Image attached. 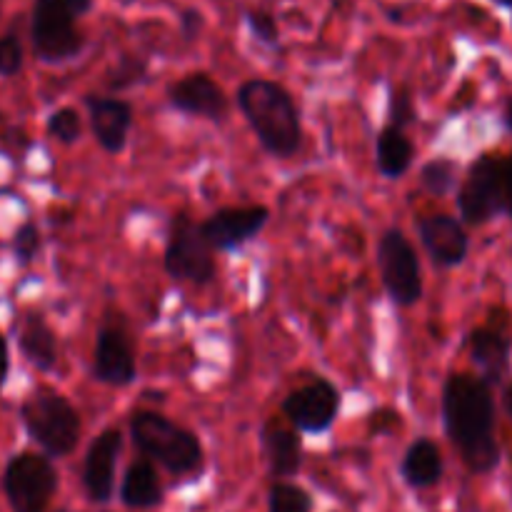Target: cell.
<instances>
[{"label":"cell","instance_id":"8992f818","mask_svg":"<svg viewBox=\"0 0 512 512\" xmlns=\"http://www.w3.org/2000/svg\"><path fill=\"white\" fill-rule=\"evenodd\" d=\"M165 273L175 283L208 285L215 278L213 248L200 233V223L188 215H178L170 225L168 245H165Z\"/></svg>","mask_w":512,"mask_h":512},{"label":"cell","instance_id":"e575fe53","mask_svg":"<svg viewBox=\"0 0 512 512\" xmlns=\"http://www.w3.org/2000/svg\"><path fill=\"white\" fill-rule=\"evenodd\" d=\"M505 123H508V128L512 130V98H510V103H508V110H505Z\"/></svg>","mask_w":512,"mask_h":512},{"label":"cell","instance_id":"3957f363","mask_svg":"<svg viewBox=\"0 0 512 512\" xmlns=\"http://www.w3.org/2000/svg\"><path fill=\"white\" fill-rule=\"evenodd\" d=\"M133 443L145 458L155 460L173 475L198 473L203 465V445L198 435L180 428L155 410H138L130 418Z\"/></svg>","mask_w":512,"mask_h":512},{"label":"cell","instance_id":"ffe728a7","mask_svg":"<svg viewBox=\"0 0 512 512\" xmlns=\"http://www.w3.org/2000/svg\"><path fill=\"white\" fill-rule=\"evenodd\" d=\"M120 500L133 510H150L163 503V488H160V478L153 465L138 460L125 470Z\"/></svg>","mask_w":512,"mask_h":512},{"label":"cell","instance_id":"8fae6325","mask_svg":"<svg viewBox=\"0 0 512 512\" xmlns=\"http://www.w3.org/2000/svg\"><path fill=\"white\" fill-rule=\"evenodd\" d=\"M270 210L265 205L223 208L200 223V233L213 250H235L253 240L265 228Z\"/></svg>","mask_w":512,"mask_h":512},{"label":"cell","instance_id":"d4e9b609","mask_svg":"<svg viewBox=\"0 0 512 512\" xmlns=\"http://www.w3.org/2000/svg\"><path fill=\"white\" fill-rule=\"evenodd\" d=\"M148 75V65L138 55H123V58L115 63V68L108 75V88L110 90H128L135 83L145 80Z\"/></svg>","mask_w":512,"mask_h":512},{"label":"cell","instance_id":"2e32d148","mask_svg":"<svg viewBox=\"0 0 512 512\" xmlns=\"http://www.w3.org/2000/svg\"><path fill=\"white\" fill-rule=\"evenodd\" d=\"M418 233L425 250L440 268H455L468 255V233L460 220L450 215H428L418 220Z\"/></svg>","mask_w":512,"mask_h":512},{"label":"cell","instance_id":"83f0119b","mask_svg":"<svg viewBox=\"0 0 512 512\" xmlns=\"http://www.w3.org/2000/svg\"><path fill=\"white\" fill-rule=\"evenodd\" d=\"M20 68H23V45L18 35H3L0 38V75L10 78V75H18Z\"/></svg>","mask_w":512,"mask_h":512},{"label":"cell","instance_id":"e0dca14e","mask_svg":"<svg viewBox=\"0 0 512 512\" xmlns=\"http://www.w3.org/2000/svg\"><path fill=\"white\" fill-rule=\"evenodd\" d=\"M13 330L15 343H18L20 353L25 355L30 365H35L43 373L55 368V363H58V340H55V333L45 323L43 315L28 310V313L15 320Z\"/></svg>","mask_w":512,"mask_h":512},{"label":"cell","instance_id":"7c38bea8","mask_svg":"<svg viewBox=\"0 0 512 512\" xmlns=\"http://www.w3.org/2000/svg\"><path fill=\"white\" fill-rule=\"evenodd\" d=\"M168 100L185 115L213 120V123H223L228 118V98L208 73H190L170 83Z\"/></svg>","mask_w":512,"mask_h":512},{"label":"cell","instance_id":"52a82bcc","mask_svg":"<svg viewBox=\"0 0 512 512\" xmlns=\"http://www.w3.org/2000/svg\"><path fill=\"white\" fill-rule=\"evenodd\" d=\"M3 490L13 512H45L58 490V473L45 455L20 453L5 465Z\"/></svg>","mask_w":512,"mask_h":512},{"label":"cell","instance_id":"6da1fadb","mask_svg":"<svg viewBox=\"0 0 512 512\" xmlns=\"http://www.w3.org/2000/svg\"><path fill=\"white\" fill-rule=\"evenodd\" d=\"M443 418L450 443L473 473L483 475L498 468L495 405L488 383L473 375H450L443 390Z\"/></svg>","mask_w":512,"mask_h":512},{"label":"cell","instance_id":"f1b7e54d","mask_svg":"<svg viewBox=\"0 0 512 512\" xmlns=\"http://www.w3.org/2000/svg\"><path fill=\"white\" fill-rule=\"evenodd\" d=\"M245 20H248L250 33H253L255 38L260 40V43L275 45V43H278V40H280L278 23H275L273 15L265 13V10H248V15H245Z\"/></svg>","mask_w":512,"mask_h":512},{"label":"cell","instance_id":"5b68a950","mask_svg":"<svg viewBox=\"0 0 512 512\" xmlns=\"http://www.w3.org/2000/svg\"><path fill=\"white\" fill-rule=\"evenodd\" d=\"M20 420L30 438L50 455L65 458L75 450L80 440V415L68 398L48 388L33 390L20 405Z\"/></svg>","mask_w":512,"mask_h":512},{"label":"cell","instance_id":"d6986e66","mask_svg":"<svg viewBox=\"0 0 512 512\" xmlns=\"http://www.w3.org/2000/svg\"><path fill=\"white\" fill-rule=\"evenodd\" d=\"M400 475H403L405 483L415 490L433 488L440 478H443V458H440V450L433 440L423 438L415 440L403 455V463H400Z\"/></svg>","mask_w":512,"mask_h":512},{"label":"cell","instance_id":"5bb4252c","mask_svg":"<svg viewBox=\"0 0 512 512\" xmlns=\"http://www.w3.org/2000/svg\"><path fill=\"white\" fill-rule=\"evenodd\" d=\"M93 375L105 385H130L135 380V355L130 340L115 325L100 328L95 338L93 353Z\"/></svg>","mask_w":512,"mask_h":512},{"label":"cell","instance_id":"cb8c5ba5","mask_svg":"<svg viewBox=\"0 0 512 512\" xmlns=\"http://www.w3.org/2000/svg\"><path fill=\"white\" fill-rule=\"evenodd\" d=\"M48 135L63 145H73L83 135V118L75 108H60L48 118Z\"/></svg>","mask_w":512,"mask_h":512},{"label":"cell","instance_id":"4fadbf2b","mask_svg":"<svg viewBox=\"0 0 512 512\" xmlns=\"http://www.w3.org/2000/svg\"><path fill=\"white\" fill-rule=\"evenodd\" d=\"M120 448H123V433L118 428L103 430L90 443L83 465V485L93 503L105 505L113 498L115 465H118Z\"/></svg>","mask_w":512,"mask_h":512},{"label":"cell","instance_id":"277c9868","mask_svg":"<svg viewBox=\"0 0 512 512\" xmlns=\"http://www.w3.org/2000/svg\"><path fill=\"white\" fill-rule=\"evenodd\" d=\"M93 0H35L30 38L45 63H65L83 50L85 38L78 20L90 13Z\"/></svg>","mask_w":512,"mask_h":512},{"label":"cell","instance_id":"1f68e13d","mask_svg":"<svg viewBox=\"0 0 512 512\" xmlns=\"http://www.w3.org/2000/svg\"><path fill=\"white\" fill-rule=\"evenodd\" d=\"M200 28H203V15L198 13V10H183V15H180V30H183L185 40H193L198 38Z\"/></svg>","mask_w":512,"mask_h":512},{"label":"cell","instance_id":"9a60e30c","mask_svg":"<svg viewBox=\"0 0 512 512\" xmlns=\"http://www.w3.org/2000/svg\"><path fill=\"white\" fill-rule=\"evenodd\" d=\"M85 105L90 113V128L100 148L105 153H120L133 128V108L125 100L108 98V95H88Z\"/></svg>","mask_w":512,"mask_h":512},{"label":"cell","instance_id":"484cf974","mask_svg":"<svg viewBox=\"0 0 512 512\" xmlns=\"http://www.w3.org/2000/svg\"><path fill=\"white\" fill-rule=\"evenodd\" d=\"M420 180H423V188L433 195H445L453 190L455 185V163L448 158L430 160L428 165L420 173Z\"/></svg>","mask_w":512,"mask_h":512},{"label":"cell","instance_id":"d590c367","mask_svg":"<svg viewBox=\"0 0 512 512\" xmlns=\"http://www.w3.org/2000/svg\"><path fill=\"white\" fill-rule=\"evenodd\" d=\"M495 3H500V5H512V0H495Z\"/></svg>","mask_w":512,"mask_h":512},{"label":"cell","instance_id":"7402d4cb","mask_svg":"<svg viewBox=\"0 0 512 512\" xmlns=\"http://www.w3.org/2000/svg\"><path fill=\"white\" fill-rule=\"evenodd\" d=\"M470 353L478 368L483 370V383H498L508 368V340L490 328H480L470 335Z\"/></svg>","mask_w":512,"mask_h":512},{"label":"cell","instance_id":"44dd1931","mask_svg":"<svg viewBox=\"0 0 512 512\" xmlns=\"http://www.w3.org/2000/svg\"><path fill=\"white\" fill-rule=\"evenodd\" d=\"M413 155L415 148L408 135H405V130L388 125L375 138V165H378L385 178L395 180L408 173Z\"/></svg>","mask_w":512,"mask_h":512},{"label":"cell","instance_id":"4dcf8cb0","mask_svg":"<svg viewBox=\"0 0 512 512\" xmlns=\"http://www.w3.org/2000/svg\"><path fill=\"white\" fill-rule=\"evenodd\" d=\"M500 213H508L512 218V158L508 163H500Z\"/></svg>","mask_w":512,"mask_h":512},{"label":"cell","instance_id":"d6a6232c","mask_svg":"<svg viewBox=\"0 0 512 512\" xmlns=\"http://www.w3.org/2000/svg\"><path fill=\"white\" fill-rule=\"evenodd\" d=\"M8 378V345H5V338L0 335V385Z\"/></svg>","mask_w":512,"mask_h":512},{"label":"cell","instance_id":"ac0fdd59","mask_svg":"<svg viewBox=\"0 0 512 512\" xmlns=\"http://www.w3.org/2000/svg\"><path fill=\"white\" fill-rule=\"evenodd\" d=\"M260 445H263L265 463H268L273 478H293L303 465V440L298 430L280 428L268 423L260 430Z\"/></svg>","mask_w":512,"mask_h":512},{"label":"cell","instance_id":"9c48e42d","mask_svg":"<svg viewBox=\"0 0 512 512\" xmlns=\"http://www.w3.org/2000/svg\"><path fill=\"white\" fill-rule=\"evenodd\" d=\"M338 410V388L323 378L293 390L283 403V415L300 433H325L338 418Z\"/></svg>","mask_w":512,"mask_h":512},{"label":"cell","instance_id":"603a6c76","mask_svg":"<svg viewBox=\"0 0 512 512\" xmlns=\"http://www.w3.org/2000/svg\"><path fill=\"white\" fill-rule=\"evenodd\" d=\"M313 500L303 488L290 483H275L268 495V512H310Z\"/></svg>","mask_w":512,"mask_h":512},{"label":"cell","instance_id":"8d00e7d4","mask_svg":"<svg viewBox=\"0 0 512 512\" xmlns=\"http://www.w3.org/2000/svg\"><path fill=\"white\" fill-rule=\"evenodd\" d=\"M58 512H70V510H58Z\"/></svg>","mask_w":512,"mask_h":512},{"label":"cell","instance_id":"4316f807","mask_svg":"<svg viewBox=\"0 0 512 512\" xmlns=\"http://www.w3.org/2000/svg\"><path fill=\"white\" fill-rule=\"evenodd\" d=\"M40 230L35 223H23L13 235V253L20 265H30L40 253Z\"/></svg>","mask_w":512,"mask_h":512},{"label":"cell","instance_id":"f546056e","mask_svg":"<svg viewBox=\"0 0 512 512\" xmlns=\"http://www.w3.org/2000/svg\"><path fill=\"white\" fill-rule=\"evenodd\" d=\"M413 120H415V108L408 90H398V93H393V100H390V125H393V128L405 130V125H410Z\"/></svg>","mask_w":512,"mask_h":512},{"label":"cell","instance_id":"836d02e7","mask_svg":"<svg viewBox=\"0 0 512 512\" xmlns=\"http://www.w3.org/2000/svg\"><path fill=\"white\" fill-rule=\"evenodd\" d=\"M505 408H508V413L512 418V385L508 388V393H505Z\"/></svg>","mask_w":512,"mask_h":512},{"label":"cell","instance_id":"7a4b0ae2","mask_svg":"<svg viewBox=\"0 0 512 512\" xmlns=\"http://www.w3.org/2000/svg\"><path fill=\"white\" fill-rule=\"evenodd\" d=\"M238 108L258 135L260 145L275 158H293L303 143L300 110L293 95L273 80L253 78L238 88Z\"/></svg>","mask_w":512,"mask_h":512},{"label":"cell","instance_id":"30bf717a","mask_svg":"<svg viewBox=\"0 0 512 512\" xmlns=\"http://www.w3.org/2000/svg\"><path fill=\"white\" fill-rule=\"evenodd\" d=\"M458 208L470 225H483L500 213V160L493 155L475 160L458 193Z\"/></svg>","mask_w":512,"mask_h":512},{"label":"cell","instance_id":"ba28073f","mask_svg":"<svg viewBox=\"0 0 512 512\" xmlns=\"http://www.w3.org/2000/svg\"><path fill=\"white\" fill-rule=\"evenodd\" d=\"M378 268L385 290L398 305H415L423 295L420 260L403 230H385L378 243Z\"/></svg>","mask_w":512,"mask_h":512}]
</instances>
